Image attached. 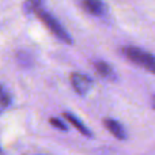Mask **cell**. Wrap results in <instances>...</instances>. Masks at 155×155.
Instances as JSON below:
<instances>
[{
	"label": "cell",
	"mask_w": 155,
	"mask_h": 155,
	"mask_svg": "<svg viewBox=\"0 0 155 155\" xmlns=\"http://www.w3.org/2000/svg\"><path fill=\"white\" fill-rule=\"evenodd\" d=\"M63 116H64V118L67 121H70L71 124H72L74 127L78 129V131L80 132V134L83 135V136H87V137H91L93 136V132L90 131V129L87 128V127L84 125V124L82 123V121L79 120V118L76 117V116H74L72 113H68V112H65V113H63Z\"/></svg>",
	"instance_id": "52a82bcc"
},
{
	"label": "cell",
	"mask_w": 155,
	"mask_h": 155,
	"mask_svg": "<svg viewBox=\"0 0 155 155\" xmlns=\"http://www.w3.org/2000/svg\"><path fill=\"white\" fill-rule=\"evenodd\" d=\"M34 15L37 16L38 19H40L41 22H42V25L46 27V29L49 30V31L52 33V34L54 35L56 38H59L61 42L64 44H72V37L70 35V33L67 31V30L64 29V26H63L61 23L59 22V19L56 18V16H53L49 11H46L45 8L41 5V7H38L37 10L34 11Z\"/></svg>",
	"instance_id": "6da1fadb"
},
{
	"label": "cell",
	"mask_w": 155,
	"mask_h": 155,
	"mask_svg": "<svg viewBox=\"0 0 155 155\" xmlns=\"http://www.w3.org/2000/svg\"><path fill=\"white\" fill-rule=\"evenodd\" d=\"M71 84H72L74 90L76 91L79 95H86L90 91V88L93 87V80L91 78H88L87 75H83L79 72H72L70 75Z\"/></svg>",
	"instance_id": "3957f363"
},
{
	"label": "cell",
	"mask_w": 155,
	"mask_h": 155,
	"mask_svg": "<svg viewBox=\"0 0 155 155\" xmlns=\"http://www.w3.org/2000/svg\"><path fill=\"white\" fill-rule=\"evenodd\" d=\"M11 104V99H10V95L8 93L5 91V88L3 86H0V113L4 112Z\"/></svg>",
	"instance_id": "9c48e42d"
},
{
	"label": "cell",
	"mask_w": 155,
	"mask_h": 155,
	"mask_svg": "<svg viewBox=\"0 0 155 155\" xmlns=\"http://www.w3.org/2000/svg\"><path fill=\"white\" fill-rule=\"evenodd\" d=\"M44 4V0H25L23 3V11L25 14H34V11L37 10L38 7Z\"/></svg>",
	"instance_id": "ba28073f"
},
{
	"label": "cell",
	"mask_w": 155,
	"mask_h": 155,
	"mask_svg": "<svg viewBox=\"0 0 155 155\" xmlns=\"http://www.w3.org/2000/svg\"><path fill=\"white\" fill-rule=\"evenodd\" d=\"M104 125L116 139L118 140H125L127 139V131L124 128V125L121 123H118L117 120H113V118H105L104 120Z\"/></svg>",
	"instance_id": "5b68a950"
},
{
	"label": "cell",
	"mask_w": 155,
	"mask_h": 155,
	"mask_svg": "<svg viewBox=\"0 0 155 155\" xmlns=\"http://www.w3.org/2000/svg\"><path fill=\"white\" fill-rule=\"evenodd\" d=\"M0 155H5L4 153H3V150H2V148H0Z\"/></svg>",
	"instance_id": "7c38bea8"
},
{
	"label": "cell",
	"mask_w": 155,
	"mask_h": 155,
	"mask_svg": "<svg viewBox=\"0 0 155 155\" xmlns=\"http://www.w3.org/2000/svg\"><path fill=\"white\" fill-rule=\"evenodd\" d=\"M153 107H154V110H155V94L153 95Z\"/></svg>",
	"instance_id": "8fae6325"
},
{
	"label": "cell",
	"mask_w": 155,
	"mask_h": 155,
	"mask_svg": "<svg viewBox=\"0 0 155 155\" xmlns=\"http://www.w3.org/2000/svg\"><path fill=\"white\" fill-rule=\"evenodd\" d=\"M121 53L135 65L148 71L155 75V56L147 51L137 48V46H124Z\"/></svg>",
	"instance_id": "7a4b0ae2"
},
{
	"label": "cell",
	"mask_w": 155,
	"mask_h": 155,
	"mask_svg": "<svg viewBox=\"0 0 155 155\" xmlns=\"http://www.w3.org/2000/svg\"><path fill=\"white\" fill-rule=\"evenodd\" d=\"M82 7L86 12L94 16H105L107 12L106 4L102 0H82Z\"/></svg>",
	"instance_id": "277c9868"
},
{
	"label": "cell",
	"mask_w": 155,
	"mask_h": 155,
	"mask_svg": "<svg viewBox=\"0 0 155 155\" xmlns=\"http://www.w3.org/2000/svg\"><path fill=\"white\" fill-rule=\"evenodd\" d=\"M49 123L52 124V127H54L56 129H60V131H67V129H68L67 125H65L61 120H59V118H56V117L51 118V120H49Z\"/></svg>",
	"instance_id": "30bf717a"
},
{
	"label": "cell",
	"mask_w": 155,
	"mask_h": 155,
	"mask_svg": "<svg viewBox=\"0 0 155 155\" xmlns=\"http://www.w3.org/2000/svg\"><path fill=\"white\" fill-rule=\"evenodd\" d=\"M94 68H95V72L101 78H104V79H109V80L117 79V76H116V74H114V70H113L112 65H109L106 61H102V60L94 61Z\"/></svg>",
	"instance_id": "8992f818"
}]
</instances>
